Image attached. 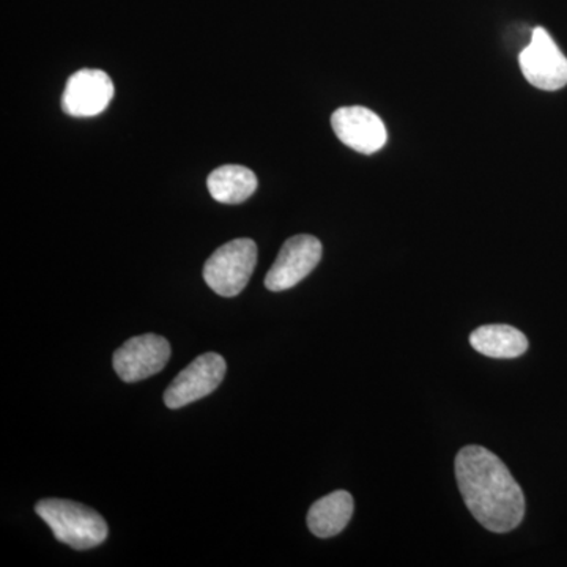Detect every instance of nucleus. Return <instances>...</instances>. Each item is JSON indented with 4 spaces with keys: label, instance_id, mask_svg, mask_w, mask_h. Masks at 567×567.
<instances>
[{
    "label": "nucleus",
    "instance_id": "f257e3e1",
    "mask_svg": "<svg viewBox=\"0 0 567 567\" xmlns=\"http://www.w3.org/2000/svg\"><path fill=\"white\" fill-rule=\"evenodd\" d=\"M458 491L472 516L494 533H509L525 517V495L513 473L487 447H462L456 457Z\"/></svg>",
    "mask_w": 567,
    "mask_h": 567
},
{
    "label": "nucleus",
    "instance_id": "f03ea898",
    "mask_svg": "<svg viewBox=\"0 0 567 567\" xmlns=\"http://www.w3.org/2000/svg\"><path fill=\"white\" fill-rule=\"evenodd\" d=\"M35 513L52 529L55 539L74 550H89L106 540L107 524L104 518L81 503L41 499L37 503Z\"/></svg>",
    "mask_w": 567,
    "mask_h": 567
},
{
    "label": "nucleus",
    "instance_id": "7ed1b4c3",
    "mask_svg": "<svg viewBox=\"0 0 567 567\" xmlns=\"http://www.w3.org/2000/svg\"><path fill=\"white\" fill-rule=\"evenodd\" d=\"M256 264V244L249 238H237L208 257L204 279L213 292L226 298L237 297L248 286Z\"/></svg>",
    "mask_w": 567,
    "mask_h": 567
},
{
    "label": "nucleus",
    "instance_id": "20e7f679",
    "mask_svg": "<svg viewBox=\"0 0 567 567\" xmlns=\"http://www.w3.org/2000/svg\"><path fill=\"white\" fill-rule=\"evenodd\" d=\"M525 80L540 91L554 92L567 84V59L546 29L536 28L532 41L518 55Z\"/></svg>",
    "mask_w": 567,
    "mask_h": 567
},
{
    "label": "nucleus",
    "instance_id": "39448f33",
    "mask_svg": "<svg viewBox=\"0 0 567 567\" xmlns=\"http://www.w3.org/2000/svg\"><path fill=\"white\" fill-rule=\"evenodd\" d=\"M322 244L312 235L289 238L276 257L274 267L268 271L265 287L271 292L292 289L303 281L306 276L312 274L322 259Z\"/></svg>",
    "mask_w": 567,
    "mask_h": 567
},
{
    "label": "nucleus",
    "instance_id": "423d86ee",
    "mask_svg": "<svg viewBox=\"0 0 567 567\" xmlns=\"http://www.w3.org/2000/svg\"><path fill=\"white\" fill-rule=\"evenodd\" d=\"M169 341L158 334L130 339L114 353V371L125 383H136L158 374L171 360Z\"/></svg>",
    "mask_w": 567,
    "mask_h": 567
},
{
    "label": "nucleus",
    "instance_id": "0eeeda50",
    "mask_svg": "<svg viewBox=\"0 0 567 567\" xmlns=\"http://www.w3.org/2000/svg\"><path fill=\"white\" fill-rule=\"evenodd\" d=\"M226 361L221 354L204 353L197 357L188 368L175 377L164 393V404L177 410L212 394L226 375Z\"/></svg>",
    "mask_w": 567,
    "mask_h": 567
},
{
    "label": "nucleus",
    "instance_id": "6e6552de",
    "mask_svg": "<svg viewBox=\"0 0 567 567\" xmlns=\"http://www.w3.org/2000/svg\"><path fill=\"white\" fill-rule=\"evenodd\" d=\"M331 126L339 141L354 152L372 155L385 147V123L368 107H341L331 115Z\"/></svg>",
    "mask_w": 567,
    "mask_h": 567
},
{
    "label": "nucleus",
    "instance_id": "1a4fd4ad",
    "mask_svg": "<svg viewBox=\"0 0 567 567\" xmlns=\"http://www.w3.org/2000/svg\"><path fill=\"white\" fill-rule=\"evenodd\" d=\"M114 84L102 70L78 71L66 81L62 110L71 117H95L110 106Z\"/></svg>",
    "mask_w": 567,
    "mask_h": 567
},
{
    "label": "nucleus",
    "instance_id": "9d476101",
    "mask_svg": "<svg viewBox=\"0 0 567 567\" xmlns=\"http://www.w3.org/2000/svg\"><path fill=\"white\" fill-rule=\"evenodd\" d=\"M353 514V498L349 492L338 491L317 499L308 513V527L317 537L338 536L344 532Z\"/></svg>",
    "mask_w": 567,
    "mask_h": 567
},
{
    "label": "nucleus",
    "instance_id": "9b49d317",
    "mask_svg": "<svg viewBox=\"0 0 567 567\" xmlns=\"http://www.w3.org/2000/svg\"><path fill=\"white\" fill-rule=\"evenodd\" d=\"M476 352L498 360H513L528 350L527 336L511 324H484L470 336Z\"/></svg>",
    "mask_w": 567,
    "mask_h": 567
},
{
    "label": "nucleus",
    "instance_id": "f8f14e48",
    "mask_svg": "<svg viewBox=\"0 0 567 567\" xmlns=\"http://www.w3.org/2000/svg\"><path fill=\"white\" fill-rule=\"evenodd\" d=\"M207 186L213 199L221 204L237 205L256 193L257 177L248 167L227 164L208 175Z\"/></svg>",
    "mask_w": 567,
    "mask_h": 567
}]
</instances>
